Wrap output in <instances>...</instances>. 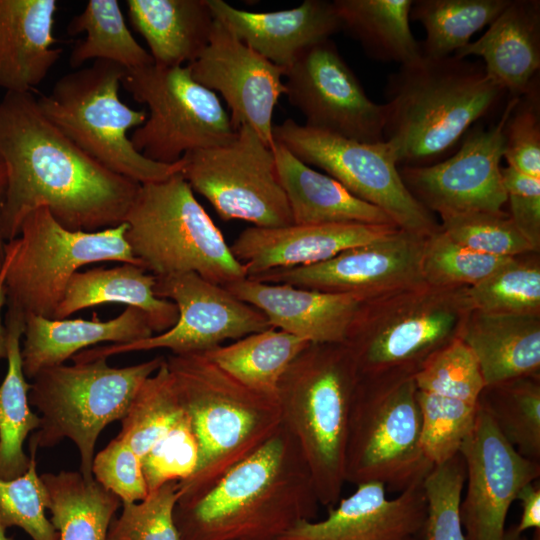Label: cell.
I'll use <instances>...</instances> for the list:
<instances>
[{
	"mask_svg": "<svg viewBox=\"0 0 540 540\" xmlns=\"http://www.w3.org/2000/svg\"><path fill=\"white\" fill-rule=\"evenodd\" d=\"M505 540H540V529L534 530L533 536L528 539L521 535H514L509 529L505 531Z\"/></svg>",
	"mask_w": 540,
	"mask_h": 540,
	"instance_id": "obj_54",
	"label": "cell"
},
{
	"mask_svg": "<svg viewBox=\"0 0 540 540\" xmlns=\"http://www.w3.org/2000/svg\"><path fill=\"white\" fill-rule=\"evenodd\" d=\"M126 6L156 65L189 64L208 45L215 21L208 0H127Z\"/></svg>",
	"mask_w": 540,
	"mask_h": 540,
	"instance_id": "obj_30",
	"label": "cell"
},
{
	"mask_svg": "<svg viewBox=\"0 0 540 540\" xmlns=\"http://www.w3.org/2000/svg\"><path fill=\"white\" fill-rule=\"evenodd\" d=\"M124 222L131 252L155 276L193 272L223 287L247 277L181 171L140 184Z\"/></svg>",
	"mask_w": 540,
	"mask_h": 540,
	"instance_id": "obj_7",
	"label": "cell"
},
{
	"mask_svg": "<svg viewBox=\"0 0 540 540\" xmlns=\"http://www.w3.org/2000/svg\"><path fill=\"white\" fill-rule=\"evenodd\" d=\"M0 159L6 173V241L15 239L24 218L41 207L72 231L118 226L140 186L66 137L44 117L32 92H5L0 100Z\"/></svg>",
	"mask_w": 540,
	"mask_h": 540,
	"instance_id": "obj_1",
	"label": "cell"
},
{
	"mask_svg": "<svg viewBox=\"0 0 540 540\" xmlns=\"http://www.w3.org/2000/svg\"><path fill=\"white\" fill-rule=\"evenodd\" d=\"M472 310L489 313H540L538 260L514 257L481 282L467 287Z\"/></svg>",
	"mask_w": 540,
	"mask_h": 540,
	"instance_id": "obj_40",
	"label": "cell"
},
{
	"mask_svg": "<svg viewBox=\"0 0 540 540\" xmlns=\"http://www.w3.org/2000/svg\"><path fill=\"white\" fill-rule=\"evenodd\" d=\"M510 0H413L410 20L426 31L422 55L443 58L456 53L489 26Z\"/></svg>",
	"mask_w": 540,
	"mask_h": 540,
	"instance_id": "obj_37",
	"label": "cell"
},
{
	"mask_svg": "<svg viewBox=\"0 0 540 540\" xmlns=\"http://www.w3.org/2000/svg\"><path fill=\"white\" fill-rule=\"evenodd\" d=\"M30 447L29 466L19 477L0 479V522L8 529L18 527L32 540H59L46 516L49 503L47 488L37 472V448Z\"/></svg>",
	"mask_w": 540,
	"mask_h": 540,
	"instance_id": "obj_42",
	"label": "cell"
},
{
	"mask_svg": "<svg viewBox=\"0 0 540 540\" xmlns=\"http://www.w3.org/2000/svg\"><path fill=\"white\" fill-rule=\"evenodd\" d=\"M308 344L301 338L271 327L202 354L245 386L277 397L282 375Z\"/></svg>",
	"mask_w": 540,
	"mask_h": 540,
	"instance_id": "obj_35",
	"label": "cell"
},
{
	"mask_svg": "<svg viewBox=\"0 0 540 540\" xmlns=\"http://www.w3.org/2000/svg\"><path fill=\"white\" fill-rule=\"evenodd\" d=\"M273 136L303 163L324 170L354 196L382 209L399 228L424 236L440 229L435 215L403 183L388 142H360L291 118L274 125Z\"/></svg>",
	"mask_w": 540,
	"mask_h": 540,
	"instance_id": "obj_13",
	"label": "cell"
},
{
	"mask_svg": "<svg viewBox=\"0 0 540 540\" xmlns=\"http://www.w3.org/2000/svg\"><path fill=\"white\" fill-rule=\"evenodd\" d=\"M508 213L517 229L536 252L540 249V178L523 174L510 166L501 168Z\"/></svg>",
	"mask_w": 540,
	"mask_h": 540,
	"instance_id": "obj_50",
	"label": "cell"
},
{
	"mask_svg": "<svg viewBox=\"0 0 540 540\" xmlns=\"http://www.w3.org/2000/svg\"><path fill=\"white\" fill-rule=\"evenodd\" d=\"M56 0H0V87L32 92L62 54L54 47Z\"/></svg>",
	"mask_w": 540,
	"mask_h": 540,
	"instance_id": "obj_26",
	"label": "cell"
},
{
	"mask_svg": "<svg viewBox=\"0 0 540 540\" xmlns=\"http://www.w3.org/2000/svg\"><path fill=\"white\" fill-rule=\"evenodd\" d=\"M427 237L398 228L318 264L273 269L247 278L367 299L424 281L422 256Z\"/></svg>",
	"mask_w": 540,
	"mask_h": 540,
	"instance_id": "obj_19",
	"label": "cell"
},
{
	"mask_svg": "<svg viewBox=\"0 0 540 540\" xmlns=\"http://www.w3.org/2000/svg\"><path fill=\"white\" fill-rule=\"evenodd\" d=\"M414 380L418 390L450 391L477 402L485 388L478 362L460 338L431 356Z\"/></svg>",
	"mask_w": 540,
	"mask_h": 540,
	"instance_id": "obj_46",
	"label": "cell"
},
{
	"mask_svg": "<svg viewBox=\"0 0 540 540\" xmlns=\"http://www.w3.org/2000/svg\"><path fill=\"white\" fill-rule=\"evenodd\" d=\"M125 69L111 61L60 77L37 99L44 117L97 162L139 184L159 182L181 171V160L162 164L138 152L127 132L141 126L145 110L122 102L119 89Z\"/></svg>",
	"mask_w": 540,
	"mask_h": 540,
	"instance_id": "obj_8",
	"label": "cell"
},
{
	"mask_svg": "<svg viewBox=\"0 0 540 540\" xmlns=\"http://www.w3.org/2000/svg\"><path fill=\"white\" fill-rule=\"evenodd\" d=\"M507 166L540 178V90L539 77L518 98L504 128Z\"/></svg>",
	"mask_w": 540,
	"mask_h": 540,
	"instance_id": "obj_47",
	"label": "cell"
},
{
	"mask_svg": "<svg viewBox=\"0 0 540 540\" xmlns=\"http://www.w3.org/2000/svg\"><path fill=\"white\" fill-rule=\"evenodd\" d=\"M199 449L186 415L142 457L148 494L170 481H184L195 471Z\"/></svg>",
	"mask_w": 540,
	"mask_h": 540,
	"instance_id": "obj_48",
	"label": "cell"
},
{
	"mask_svg": "<svg viewBox=\"0 0 540 540\" xmlns=\"http://www.w3.org/2000/svg\"><path fill=\"white\" fill-rule=\"evenodd\" d=\"M453 55L480 57L508 97H521L539 77L540 1L510 0L480 38Z\"/></svg>",
	"mask_w": 540,
	"mask_h": 540,
	"instance_id": "obj_25",
	"label": "cell"
},
{
	"mask_svg": "<svg viewBox=\"0 0 540 540\" xmlns=\"http://www.w3.org/2000/svg\"><path fill=\"white\" fill-rule=\"evenodd\" d=\"M152 335L145 313L131 306L108 321L27 315L21 346L23 371L32 379L42 369L61 365L92 345L132 343Z\"/></svg>",
	"mask_w": 540,
	"mask_h": 540,
	"instance_id": "obj_27",
	"label": "cell"
},
{
	"mask_svg": "<svg viewBox=\"0 0 540 540\" xmlns=\"http://www.w3.org/2000/svg\"><path fill=\"white\" fill-rule=\"evenodd\" d=\"M179 481H170L141 501L122 503L121 514L110 523L107 540H179L174 509Z\"/></svg>",
	"mask_w": 540,
	"mask_h": 540,
	"instance_id": "obj_45",
	"label": "cell"
},
{
	"mask_svg": "<svg viewBox=\"0 0 540 540\" xmlns=\"http://www.w3.org/2000/svg\"><path fill=\"white\" fill-rule=\"evenodd\" d=\"M165 361L199 449L195 471L179 482L177 503L185 504L264 445L282 415L277 397L245 386L202 353L171 354Z\"/></svg>",
	"mask_w": 540,
	"mask_h": 540,
	"instance_id": "obj_4",
	"label": "cell"
},
{
	"mask_svg": "<svg viewBox=\"0 0 540 540\" xmlns=\"http://www.w3.org/2000/svg\"><path fill=\"white\" fill-rule=\"evenodd\" d=\"M284 76L285 95L304 125L360 142L384 140V105L366 95L331 39L303 50Z\"/></svg>",
	"mask_w": 540,
	"mask_h": 540,
	"instance_id": "obj_17",
	"label": "cell"
},
{
	"mask_svg": "<svg viewBox=\"0 0 540 540\" xmlns=\"http://www.w3.org/2000/svg\"><path fill=\"white\" fill-rule=\"evenodd\" d=\"M466 480L460 452L434 465L423 481L427 517L423 540H466L460 518V503Z\"/></svg>",
	"mask_w": 540,
	"mask_h": 540,
	"instance_id": "obj_43",
	"label": "cell"
},
{
	"mask_svg": "<svg viewBox=\"0 0 540 540\" xmlns=\"http://www.w3.org/2000/svg\"><path fill=\"white\" fill-rule=\"evenodd\" d=\"M479 404L520 455L540 462L539 376L485 387Z\"/></svg>",
	"mask_w": 540,
	"mask_h": 540,
	"instance_id": "obj_38",
	"label": "cell"
},
{
	"mask_svg": "<svg viewBox=\"0 0 540 540\" xmlns=\"http://www.w3.org/2000/svg\"><path fill=\"white\" fill-rule=\"evenodd\" d=\"M460 339L474 354L485 387L539 376L540 313L472 310Z\"/></svg>",
	"mask_w": 540,
	"mask_h": 540,
	"instance_id": "obj_28",
	"label": "cell"
},
{
	"mask_svg": "<svg viewBox=\"0 0 540 540\" xmlns=\"http://www.w3.org/2000/svg\"><path fill=\"white\" fill-rule=\"evenodd\" d=\"M421 535L419 536H412V537H407L405 539H402V540H423V537H420Z\"/></svg>",
	"mask_w": 540,
	"mask_h": 540,
	"instance_id": "obj_56",
	"label": "cell"
},
{
	"mask_svg": "<svg viewBox=\"0 0 540 540\" xmlns=\"http://www.w3.org/2000/svg\"><path fill=\"white\" fill-rule=\"evenodd\" d=\"M164 359L157 356L135 365L113 367L107 358H97L42 369L31 379L28 394L30 405L41 418L29 446L54 447L67 438L78 449L80 472L85 478H93L99 435L107 425L124 417L142 383Z\"/></svg>",
	"mask_w": 540,
	"mask_h": 540,
	"instance_id": "obj_9",
	"label": "cell"
},
{
	"mask_svg": "<svg viewBox=\"0 0 540 540\" xmlns=\"http://www.w3.org/2000/svg\"><path fill=\"white\" fill-rule=\"evenodd\" d=\"M41 478L59 540H107L110 523L122 504L118 496L80 471L47 472Z\"/></svg>",
	"mask_w": 540,
	"mask_h": 540,
	"instance_id": "obj_34",
	"label": "cell"
},
{
	"mask_svg": "<svg viewBox=\"0 0 540 540\" xmlns=\"http://www.w3.org/2000/svg\"><path fill=\"white\" fill-rule=\"evenodd\" d=\"M126 223L98 231H72L46 207L30 212L5 246L7 309L54 318L71 277L85 265L121 262L142 266L125 239ZM144 268V267H143Z\"/></svg>",
	"mask_w": 540,
	"mask_h": 540,
	"instance_id": "obj_11",
	"label": "cell"
},
{
	"mask_svg": "<svg viewBox=\"0 0 540 540\" xmlns=\"http://www.w3.org/2000/svg\"><path fill=\"white\" fill-rule=\"evenodd\" d=\"M181 162V174L192 190L222 220L266 228L293 224L273 150L250 126H240L231 142L189 152Z\"/></svg>",
	"mask_w": 540,
	"mask_h": 540,
	"instance_id": "obj_14",
	"label": "cell"
},
{
	"mask_svg": "<svg viewBox=\"0 0 540 540\" xmlns=\"http://www.w3.org/2000/svg\"><path fill=\"white\" fill-rule=\"evenodd\" d=\"M155 277V295L177 306L176 324L167 331L132 343L87 348L75 354L71 358L73 362L153 349H168L175 355L203 353L226 340H238L271 328L259 309L196 273Z\"/></svg>",
	"mask_w": 540,
	"mask_h": 540,
	"instance_id": "obj_15",
	"label": "cell"
},
{
	"mask_svg": "<svg viewBox=\"0 0 540 540\" xmlns=\"http://www.w3.org/2000/svg\"><path fill=\"white\" fill-rule=\"evenodd\" d=\"M517 101L507 97L496 122L489 127L475 124L444 160L428 166L399 167L412 196L441 219L477 212L503 213L507 204L500 165L504 128Z\"/></svg>",
	"mask_w": 540,
	"mask_h": 540,
	"instance_id": "obj_16",
	"label": "cell"
},
{
	"mask_svg": "<svg viewBox=\"0 0 540 540\" xmlns=\"http://www.w3.org/2000/svg\"><path fill=\"white\" fill-rule=\"evenodd\" d=\"M123 88L149 109L130 140L144 157L174 164L192 151L225 145L237 135L217 94L186 66L151 64L125 70Z\"/></svg>",
	"mask_w": 540,
	"mask_h": 540,
	"instance_id": "obj_12",
	"label": "cell"
},
{
	"mask_svg": "<svg viewBox=\"0 0 540 540\" xmlns=\"http://www.w3.org/2000/svg\"><path fill=\"white\" fill-rule=\"evenodd\" d=\"M396 225L333 223L248 227L230 246L247 277L269 270L314 265L395 231Z\"/></svg>",
	"mask_w": 540,
	"mask_h": 540,
	"instance_id": "obj_22",
	"label": "cell"
},
{
	"mask_svg": "<svg viewBox=\"0 0 540 540\" xmlns=\"http://www.w3.org/2000/svg\"><path fill=\"white\" fill-rule=\"evenodd\" d=\"M383 139L398 167L428 166L451 156L465 134L508 97L481 61L421 56L390 74Z\"/></svg>",
	"mask_w": 540,
	"mask_h": 540,
	"instance_id": "obj_3",
	"label": "cell"
},
{
	"mask_svg": "<svg viewBox=\"0 0 540 540\" xmlns=\"http://www.w3.org/2000/svg\"><path fill=\"white\" fill-rule=\"evenodd\" d=\"M84 32L76 43L69 64L79 69L88 60H105L125 70L154 63L150 53L132 35L117 0H89L67 26L69 35Z\"/></svg>",
	"mask_w": 540,
	"mask_h": 540,
	"instance_id": "obj_36",
	"label": "cell"
},
{
	"mask_svg": "<svg viewBox=\"0 0 540 540\" xmlns=\"http://www.w3.org/2000/svg\"><path fill=\"white\" fill-rule=\"evenodd\" d=\"M360 374L345 344L309 343L277 389L282 425L297 440L320 505L334 506L345 482V450Z\"/></svg>",
	"mask_w": 540,
	"mask_h": 540,
	"instance_id": "obj_5",
	"label": "cell"
},
{
	"mask_svg": "<svg viewBox=\"0 0 540 540\" xmlns=\"http://www.w3.org/2000/svg\"><path fill=\"white\" fill-rule=\"evenodd\" d=\"M5 274L6 264L4 261L0 271V359L7 357V331L3 319V308L6 305Z\"/></svg>",
	"mask_w": 540,
	"mask_h": 540,
	"instance_id": "obj_52",
	"label": "cell"
},
{
	"mask_svg": "<svg viewBox=\"0 0 540 540\" xmlns=\"http://www.w3.org/2000/svg\"><path fill=\"white\" fill-rule=\"evenodd\" d=\"M215 20L285 71L306 48L342 30L333 1L305 0L291 9L251 12L224 0H208Z\"/></svg>",
	"mask_w": 540,
	"mask_h": 540,
	"instance_id": "obj_24",
	"label": "cell"
},
{
	"mask_svg": "<svg viewBox=\"0 0 540 540\" xmlns=\"http://www.w3.org/2000/svg\"><path fill=\"white\" fill-rule=\"evenodd\" d=\"M421 437L414 375L360 376L349 416L345 482H380L399 493L422 484L433 465Z\"/></svg>",
	"mask_w": 540,
	"mask_h": 540,
	"instance_id": "obj_10",
	"label": "cell"
},
{
	"mask_svg": "<svg viewBox=\"0 0 540 540\" xmlns=\"http://www.w3.org/2000/svg\"><path fill=\"white\" fill-rule=\"evenodd\" d=\"M413 0H334L341 28L372 59L406 65L422 56L410 29Z\"/></svg>",
	"mask_w": 540,
	"mask_h": 540,
	"instance_id": "obj_33",
	"label": "cell"
},
{
	"mask_svg": "<svg viewBox=\"0 0 540 540\" xmlns=\"http://www.w3.org/2000/svg\"><path fill=\"white\" fill-rule=\"evenodd\" d=\"M6 528L0 522V540H14L6 534Z\"/></svg>",
	"mask_w": 540,
	"mask_h": 540,
	"instance_id": "obj_55",
	"label": "cell"
},
{
	"mask_svg": "<svg viewBox=\"0 0 540 540\" xmlns=\"http://www.w3.org/2000/svg\"><path fill=\"white\" fill-rule=\"evenodd\" d=\"M441 220L440 228L445 234L477 252L502 258L537 253L506 212H477Z\"/></svg>",
	"mask_w": 540,
	"mask_h": 540,
	"instance_id": "obj_44",
	"label": "cell"
},
{
	"mask_svg": "<svg viewBox=\"0 0 540 540\" xmlns=\"http://www.w3.org/2000/svg\"><path fill=\"white\" fill-rule=\"evenodd\" d=\"M522 515L519 524L509 530L514 535H521L529 529H540V484L539 480L526 484L518 493Z\"/></svg>",
	"mask_w": 540,
	"mask_h": 540,
	"instance_id": "obj_51",
	"label": "cell"
},
{
	"mask_svg": "<svg viewBox=\"0 0 540 540\" xmlns=\"http://www.w3.org/2000/svg\"><path fill=\"white\" fill-rule=\"evenodd\" d=\"M187 67L198 83L221 94L235 130L248 125L268 147H274L273 112L285 94L283 68L248 47L217 20L208 45Z\"/></svg>",
	"mask_w": 540,
	"mask_h": 540,
	"instance_id": "obj_20",
	"label": "cell"
},
{
	"mask_svg": "<svg viewBox=\"0 0 540 540\" xmlns=\"http://www.w3.org/2000/svg\"><path fill=\"white\" fill-rule=\"evenodd\" d=\"M225 288L259 309L270 327L309 343H344L349 327L366 299L354 294L265 283L247 277Z\"/></svg>",
	"mask_w": 540,
	"mask_h": 540,
	"instance_id": "obj_23",
	"label": "cell"
},
{
	"mask_svg": "<svg viewBox=\"0 0 540 540\" xmlns=\"http://www.w3.org/2000/svg\"><path fill=\"white\" fill-rule=\"evenodd\" d=\"M313 477L294 436L281 424L257 451L209 491L176 504L179 540H278L319 509Z\"/></svg>",
	"mask_w": 540,
	"mask_h": 540,
	"instance_id": "obj_2",
	"label": "cell"
},
{
	"mask_svg": "<svg viewBox=\"0 0 540 540\" xmlns=\"http://www.w3.org/2000/svg\"><path fill=\"white\" fill-rule=\"evenodd\" d=\"M185 412L164 359L135 394L116 436L142 459L181 420Z\"/></svg>",
	"mask_w": 540,
	"mask_h": 540,
	"instance_id": "obj_39",
	"label": "cell"
},
{
	"mask_svg": "<svg viewBox=\"0 0 540 540\" xmlns=\"http://www.w3.org/2000/svg\"><path fill=\"white\" fill-rule=\"evenodd\" d=\"M155 283V275L131 263L77 271L66 287L54 319H65L96 305L120 303L143 311L154 334L162 333L176 324L178 309L172 301L155 295Z\"/></svg>",
	"mask_w": 540,
	"mask_h": 540,
	"instance_id": "obj_31",
	"label": "cell"
},
{
	"mask_svg": "<svg viewBox=\"0 0 540 540\" xmlns=\"http://www.w3.org/2000/svg\"><path fill=\"white\" fill-rule=\"evenodd\" d=\"M511 259L472 250L453 241L440 228L426 239L422 276L436 286L471 287Z\"/></svg>",
	"mask_w": 540,
	"mask_h": 540,
	"instance_id": "obj_41",
	"label": "cell"
},
{
	"mask_svg": "<svg viewBox=\"0 0 540 540\" xmlns=\"http://www.w3.org/2000/svg\"><path fill=\"white\" fill-rule=\"evenodd\" d=\"M6 188V173L2 160L0 159V271L3 267V262L5 259V246L6 240L3 235L2 229V208L4 203V195Z\"/></svg>",
	"mask_w": 540,
	"mask_h": 540,
	"instance_id": "obj_53",
	"label": "cell"
},
{
	"mask_svg": "<svg viewBox=\"0 0 540 540\" xmlns=\"http://www.w3.org/2000/svg\"><path fill=\"white\" fill-rule=\"evenodd\" d=\"M460 454L466 491L460 518L466 540H505V522L519 491L540 477V462L520 455L480 404Z\"/></svg>",
	"mask_w": 540,
	"mask_h": 540,
	"instance_id": "obj_18",
	"label": "cell"
},
{
	"mask_svg": "<svg viewBox=\"0 0 540 540\" xmlns=\"http://www.w3.org/2000/svg\"><path fill=\"white\" fill-rule=\"evenodd\" d=\"M92 474L122 503L138 502L148 495L141 458L127 442L118 437L94 456Z\"/></svg>",
	"mask_w": 540,
	"mask_h": 540,
	"instance_id": "obj_49",
	"label": "cell"
},
{
	"mask_svg": "<svg viewBox=\"0 0 540 540\" xmlns=\"http://www.w3.org/2000/svg\"><path fill=\"white\" fill-rule=\"evenodd\" d=\"M467 287L420 283L365 299L346 336L360 376L412 374L461 337Z\"/></svg>",
	"mask_w": 540,
	"mask_h": 540,
	"instance_id": "obj_6",
	"label": "cell"
},
{
	"mask_svg": "<svg viewBox=\"0 0 540 540\" xmlns=\"http://www.w3.org/2000/svg\"><path fill=\"white\" fill-rule=\"evenodd\" d=\"M4 324L7 331V372L0 385V479L21 476L29 466L24 442L30 432L40 427L41 418L31 410L30 383L23 371L21 340L25 316L7 309Z\"/></svg>",
	"mask_w": 540,
	"mask_h": 540,
	"instance_id": "obj_32",
	"label": "cell"
},
{
	"mask_svg": "<svg viewBox=\"0 0 540 540\" xmlns=\"http://www.w3.org/2000/svg\"><path fill=\"white\" fill-rule=\"evenodd\" d=\"M272 150L293 224L396 225L382 209L357 198L338 181L312 169L279 143L275 142Z\"/></svg>",
	"mask_w": 540,
	"mask_h": 540,
	"instance_id": "obj_29",
	"label": "cell"
},
{
	"mask_svg": "<svg viewBox=\"0 0 540 540\" xmlns=\"http://www.w3.org/2000/svg\"><path fill=\"white\" fill-rule=\"evenodd\" d=\"M320 521L301 520L278 540H402L423 535L427 501L423 483L393 499L380 482L356 485Z\"/></svg>",
	"mask_w": 540,
	"mask_h": 540,
	"instance_id": "obj_21",
	"label": "cell"
}]
</instances>
